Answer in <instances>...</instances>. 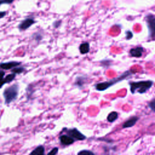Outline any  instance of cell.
Listing matches in <instances>:
<instances>
[{
	"label": "cell",
	"instance_id": "21",
	"mask_svg": "<svg viewBox=\"0 0 155 155\" xmlns=\"http://www.w3.org/2000/svg\"><path fill=\"white\" fill-rule=\"evenodd\" d=\"M58 153V148L54 147L47 155H56Z\"/></svg>",
	"mask_w": 155,
	"mask_h": 155
},
{
	"label": "cell",
	"instance_id": "13",
	"mask_svg": "<svg viewBox=\"0 0 155 155\" xmlns=\"http://www.w3.org/2000/svg\"><path fill=\"white\" fill-rule=\"evenodd\" d=\"M45 148L42 145H39L35 148L29 155H44Z\"/></svg>",
	"mask_w": 155,
	"mask_h": 155
},
{
	"label": "cell",
	"instance_id": "15",
	"mask_svg": "<svg viewBox=\"0 0 155 155\" xmlns=\"http://www.w3.org/2000/svg\"><path fill=\"white\" fill-rule=\"evenodd\" d=\"M25 70V68L23 66H21V65H19V66H18V67H16L13 68H12L11 70V71L12 73H14L15 74H21L23 72H24Z\"/></svg>",
	"mask_w": 155,
	"mask_h": 155
},
{
	"label": "cell",
	"instance_id": "20",
	"mask_svg": "<svg viewBox=\"0 0 155 155\" xmlns=\"http://www.w3.org/2000/svg\"><path fill=\"white\" fill-rule=\"evenodd\" d=\"M133 34L131 31L128 30L125 31V38L127 40L131 39V38H133Z\"/></svg>",
	"mask_w": 155,
	"mask_h": 155
},
{
	"label": "cell",
	"instance_id": "7",
	"mask_svg": "<svg viewBox=\"0 0 155 155\" xmlns=\"http://www.w3.org/2000/svg\"><path fill=\"white\" fill-rule=\"evenodd\" d=\"M87 76L84 75L77 76L74 79L73 85L79 89H82L87 82Z\"/></svg>",
	"mask_w": 155,
	"mask_h": 155
},
{
	"label": "cell",
	"instance_id": "26",
	"mask_svg": "<svg viewBox=\"0 0 155 155\" xmlns=\"http://www.w3.org/2000/svg\"><path fill=\"white\" fill-rule=\"evenodd\" d=\"M6 84V81H5L4 78L3 79H0V89H1V88L2 87V86H3L4 84Z\"/></svg>",
	"mask_w": 155,
	"mask_h": 155
},
{
	"label": "cell",
	"instance_id": "19",
	"mask_svg": "<svg viewBox=\"0 0 155 155\" xmlns=\"http://www.w3.org/2000/svg\"><path fill=\"white\" fill-rule=\"evenodd\" d=\"M77 155H95L94 153L90 150H83L78 153Z\"/></svg>",
	"mask_w": 155,
	"mask_h": 155
},
{
	"label": "cell",
	"instance_id": "10",
	"mask_svg": "<svg viewBox=\"0 0 155 155\" xmlns=\"http://www.w3.org/2000/svg\"><path fill=\"white\" fill-rule=\"evenodd\" d=\"M59 140L62 145H70L74 142V140L67 134L61 135L59 137Z\"/></svg>",
	"mask_w": 155,
	"mask_h": 155
},
{
	"label": "cell",
	"instance_id": "6",
	"mask_svg": "<svg viewBox=\"0 0 155 155\" xmlns=\"http://www.w3.org/2000/svg\"><path fill=\"white\" fill-rule=\"evenodd\" d=\"M36 21L33 18L28 17L22 20L18 25V28L20 31H25L29 28L31 25L35 24Z\"/></svg>",
	"mask_w": 155,
	"mask_h": 155
},
{
	"label": "cell",
	"instance_id": "4",
	"mask_svg": "<svg viewBox=\"0 0 155 155\" xmlns=\"http://www.w3.org/2000/svg\"><path fill=\"white\" fill-rule=\"evenodd\" d=\"M148 31V38L154 40L155 35V16L152 13H148L145 17Z\"/></svg>",
	"mask_w": 155,
	"mask_h": 155
},
{
	"label": "cell",
	"instance_id": "14",
	"mask_svg": "<svg viewBox=\"0 0 155 155\" xmlns=\"http://www.w3.org/2000/svg\"><path fill=\"white\" fill-rule=\"evenodd\" d=\"M31 37L33 40H34L35 41H36L37 42H40L43 39V35L39 31H37V32L33 33L32 35L31 36Z\"/></svg>",
	"mask_w": 155,
	"mask_h": 155
},
{
	"label": "cell",
	"instance_id": "17",
	"mask_svg": "<svg viewBox=\"0 0 155 155\" xmlns=\"http://www.w3.org/2000/svg\"><path fill=\"white\" fill-rule=\"evenodd\" d=\"M118 117V113L116 111L111 112L107 116V120L109 122H113Z\"/></svg>",
	"mask_w": 155,
	"mask_h": 155
},
{
	"label": "cell",
	"instance_id": "27",
	"mask_svg": "<svg viewBox=\"0 0 155 155\" xmlns=\"http://www.w3.org/2000/svg\"><path fill=\"white\" fill-rule=\"evenodd\" d=\"M5 73L4 70H0V79H3L5 77Z\"/></svg>",
	"mask_w": 155,
	"mask_h": 155
},
{
	"label": "cell",
	"instance_id": "1",
	"mask_svg": "<svg viewBox=\"0 0 155 155\" xmlns=\"http://www.w3.org/2000/svg\"><path fill=\"white\" fill-rule=\"evenodd\" d=\"M134 73V72L133 71L131 70H128L124 71V73H122V74H120V75H119L118 76L114 78H113L109 81L95 84L94 85V88L97 91H105L107 89L111 87V86L115 85L116 84H117V83L130 78Z\"/></svg>",
	"mask_w": 155,
	"mask_h": 155
},
{
	"label": "cell",
	"instance_id": "11",
	"mask_svg": "<svg viewBox=\"0 0 155 155\" xmlns=\"http://www.w3.org/2000/svg\"><path fill=\"white\" fill-rule=\"evenodd\" d=\"M139 120V117L137 116H133L129 119H128L127 121H125L123 125H122V128H130L133 127L137 121Z\"/></svg>",
	"mask_w": 155,
	"mask_h": 155
},
{
	"label": "cell",
	"instance_id": "25",
	"mask_svg": "<svg viewBox=\"0 0 155 155\" xmlns=\"http://www.w3.org/2000/svg\"><path fill=\"white\" fill-rule=\"evenodd\" d=\"M7 15V12L5 11H0V19L4 18Z\"/></svg>",
	"mask_w": 155,
	"mask_h": 155
},
{
	"label": "cell",
	"instance_id": "12",
	"mask_svg": "<svg viewBox=\"0 0 155 155\" xmlns=\"http://www.w3.org/2000/svg\"><path fill=\"white\" fill-rule=\"evenodd\" d=\"M79 50L80 53L82 54H85L89 53L90 50V44L88 42H85L80 44Z\"/></svg>",
	"mask_w": 155,
	"mask_h": 155
},
{
	"label": "cell",
	"instance_id": "8",
	"mask_svg": "<svg viewBox=\"0 0 155 155\" xmlns=\"http://www.w3.org/2000/svg\"><path fill=\"white\" fill-rule=\"evenodd\" d=\"M21 65V62L12 61L0 63V68L2 70H12V68L16 67L19 66Z\"/></svg>",
	"mask_w": 155,
	"mask_h": 155
},
{
	"label": "cell",
	"instance_id": "23",
	"mask_svg": "<svg viewBox=\"0 0 155 155\" xmlns=\"http://www.w3.org/2000/svg\"><path fill=\"white\" fill-rule=\"evenodd\" d=\"M148 107L153 111H154L155 110V101L153 99L151 101H150V102L148 103Z\"/></svg>",
	"mask_w": 155,
	"mask_h": 155
},
{
	"label": "cell",
	"instance_id": "22",
	"mask_svg": "<svg viewBox=\"0 0 155 155\" xmlns=\"http://www.w3.org/2000/svg\"><path fill=\"white\" fill-rule=\"evenodd\" d=\"M15 0H0V6L3 4H12Z\"/></svg>",
	"mask_w": 155,
	"mask_h": 155
},
{
	"label": "cell",
	"instance_id": "3",
	"mask_svg": "<svg viewBox=\"0 0 155 155\" xmlns=\"http://www.w3.org/2000/svg\"><path fill=\"white\" fill-rule=\"evenodd\" d=\"M19 91V85L18 83L13 84L6 87L2 93L5 104L9 105L12 102L15 101L18 97Z\"/></svg>",
	"mask_w": 155,
	"mask_h": 155
},
{
	"label": "cell",
	"instance_id": "16",
	"mask_svg": "<svg viewBox=\"0 0 155 155\" xmlns=\"http://www.w3.org/2000/svg\"><path fill=\"white\" fill-rule=\"evenodd\" d=\"M112 62H113V60H111V59H105L101 60L100 61V64L102 67H104L105 68H107L111 65Z\"/></svg>",
	"mask_w": 155,
	"mask_h": 155
},
{
	"label": "cell",
	"instance_id": "9",
	"mask_svg": "<svg viewBox=\"0 0 155 155\" xmlns=\"http://www.w3.org/2000/svg\"><path fill=\"white\" fill-rule=\"evenodd\" d=\"M143 51H144V48L141 46H139V47L131 48L129 50V54L131 57L139 58L142 57Z\"/></svg>",
	"mask_w": 155,
	"mask_h": 155
},
{
	"label": "cell",
	"instance_id": "5",
	"mask_svg": "<svg viewBox=\"0 0 155 155\" xmlns=\"http://www.w3.org/2000/svg\"><path fill=\"white\" fill-rule=\"evenodd\" d=\"M66 130L65 133L67 134L68 136L73 138L74 140H84L86 139V136L81 133L77 128H73L70 129L65 128Z\"/></svg>",
	"mask_w": 155,
	"mask_h": 155
},
{
	"label": "cell",
	"instance_id": "18",
	"mask_svg": "<svg viewBox=\"0 0 155 155\" xmlns=\"http://www.w3.org/2000/svg\"><path fill=\"white\" fill-rule=\"evenodd\" d=\"M16 74H14V73H10L8 74H7V76H5L4 77V79L6 81V84H9L10 82H12L16 78Z\"/></svg>",
	"mask_w": 155,
	"mask_h": 155
},
{
	"label": "cell",
	"instance_id": "2",
	"mask_svg": "<svg viewBox=\"0 0 155 155\" xmlns=\"http://www.w3.org/2000/svg\"><path fill=\"white\" fill-rule=\"evenodd\" d=\"M128 84L130 86V90L132 94L136 93L143 94L153 87L154 82L151 80L131 81L128 82Z\"/></svg>",
	"mask_w": 155,
	"mask_h": 155
},
{
	"label": "cell",
	"instance_id": "24",
	"mask_svg": "<svg viewBox=\"0 0 155 155\" xmlns=\"http://www.w3.org/2000/svg\"><path fill=\"white\" fill-rule=\"evenodd\" d=\"M61 21H55L53 24V27L54 28H58L59 27H60V25H61Z\"/></svg>",
	"mask_w": 155,
	"mask_h": 155
}]
</instances>
